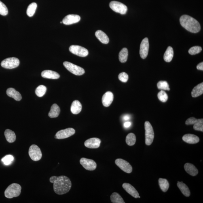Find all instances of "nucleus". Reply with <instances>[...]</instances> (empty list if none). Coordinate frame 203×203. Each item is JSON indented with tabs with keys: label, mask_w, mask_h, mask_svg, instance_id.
Returning <instances> with one entry per match:
<instances>
[{
	"label": "nucleus",
	"mask_w": 203,
	"mask_h": 203,
	"mask_svg": "<svg viewBox=\"0 0 203 203\" xmlns=\"http://www.w3.org/2000/svg\"><path fill=\"white\" fill-rule=\"evenodd\" d=\"M174 51L172 47L168 46L165 52L164 56V59L165 61L170 62L174 57Z\"/></svg>",
	"instance_id": "28"
},
{
	"label": "nucleus",
	"mask_w": 203,
	"mask_h": 203,
	"mask_svg": "<svg viewBox=\"0 0 203 203\" xmlns=\"http://www.w3.org/2000/svg\"><path fill=\"white\" fill-rule=\"evenodd\" d=\"M101 142V140L97 138H90L85 141L84 145L88 148H98L100 147Z\"/></svg>",
	"instance_id": "14"
},
{
	"label": "nucleus",
	"mask_w": 203,
	"mask_h": 203,
	"mask_svg": "<svg viewBox=\"0 0 203 203\" xmlns=\"http://www.w3.org/2000/svg\"><path fill=\"white\" fill-rule=\"evenodd\" d=\"M6 93L8 96L14 99L16 101H20L22 99L21 95L14 88H10L8 89Z\"/></svg>",
	"instance_id": "20"
},
{
	"label": "nucleus",
	"mask_w": 203,
	"mask_h": 203,
	"mask_svg": "<svg viewBox=\"0 0 203 203\" xmlns=\"http://www.w3.org/2000/svg\"><path fill=\"white\" fill-rule=\"evenodd\" d=\"M131 123L130 122H127L124 123V126L125 128H128L131 126Z\"/></svg>",
	"instance_id": "44"
},
{
	"label": "nucleus",
	"mask_w": 203,
	"mask_h": 203,
	"mask_svg": "<svg viewBox=\"0 0 203 203\" xmlns=\"http://www.w3.org/2000/svg\"><path fill=\"white\" fill-rule=\"evenodd\" d=\"M193 128L196 131H203V122H198L194 125Z\"/></svg>",
	"instance_id": "42"
},
{
	"label": "nucleus",
	"mask_w": 203,
	"mask_h": 203,
	"mask_svg": "<svg viewBox=\"0 0 203 203\" xmlns=\"http://www.w3.org/2000/svg\"><path fill=\"white\" fill-rule=\"evenodd\" d=\"M60 112V109L59 107L56 104H53L49 113V116L51 118H56L59 115Z\"/></svg>",
	"instance_id": "24"
},
{
	"label": "nucleus",
	"mask_w": 203,
	"mask_h": 203,
	"mask_svg": "<svg viewBox=\"0 0 203 203\" xmlns=\"http://www.w3.org/2000/svg\"><path fill=\"white\" fill-rule=\"evenodd\" d=\"M110 7L115 12L121 14H126L128 8L126 5L120 2L113 1L110 3Z\"/></svg>",
	"instance_id": "7"
},
{
	"label": "nucleus",
	"mask_w": 203,
	"mask_h": 203,
	"mask_svg": "<svg viewBox=\"0 0 203 203\" xmlns=\"http://www.w3.org/2000/svg\"><path fill=\"white\" fill-rule=\"evenodd\" d=\"M63 65L68 71L71 72L74 75L81 76L85 73L84 70L83 68L76 65L71 62L65 61L63 62Z\"/></svg>",
	"instance_id": "5"
},
{
	"label": "nucleus",
	"mask_w": 203,
	"mask_h": 203,
	"mask_svg": "<svg viewBox=\"0 0 203 203\" xmlns=\"http://www.w3.org/2000/svg\"><path fill=\"white\" fill-rule=\"evenodd\" d=\"M114 95L111 92H107L104 94L102 98V103L105 107H109L112 103Z\"/></svg>",
	"instance_id": "16"
},
{
	"label": "nucleus",
	"mask_w": 203,
	"mask_h": 203,
	"mask_svg": "<svg viewBox=\"0 0 203 203\" xmlns=\"http://www.w3.org/2000/svg\"><path fill=\"white\" fill-rule=\"evenodd\" d=\"M41 77L44 78L56 79L60 78V75L56 72L51 71V70H45L42 72Z\"/></svg>",
	"instance_id": "19"
},
{
	"label": "nucleus",
	"mask_w": 203,
	"mask_h": 203,
	"mask_svg": "<svg viewBox=\"0 0 203 203\" xmlns=\"http://www.w3.org/2000/svg\"><path fill=\"white\" fill-rule=\"evenodd\" d=\"M119 80L123 83H126L129 79V76L128 74L125 72L121 73L119 74L118 76Z\"/></svg>",
	"instance_id": "41"
},
{
	"label": "nucleus",
	"mask_w": 203,
	"mask_h": 203,
	"mask_svg": "<svg viewBox=\"0 0 203 203\" xmlns=\"http://www.w3.org/2000/svg\"><path fill=\"white\" fill-rule=\"evenodd\" d=\"M75 131L72 128H68L65 130L59 131L55 136V138L58 139H63L70 137L75 134Z\"/></svg>",
	"instance_id": "10"
},
{
	"label": "nucleus",
	"mask_w": 203,
	"mask_h": 203,
	"mask_svg": "<svg viewBox=\"0 0 203 203\" xmlns=\"http://www.w3.org/2000/svg\"><path fill=\"white\" fill-rule=\"evenodd\" d=\"M145 143L147 146L152 143L154 137V132L153 127L150 123L146 121L145 123Z\"/></svg>",
	"instance_id": "4"
},
{
	"label": "nucleus",
	"mask_w": 203,
	"mask_h": 203,
	"mask_svg": "<svg viewBox=\"0 0 203 203\" xmlns=\"http://www.w3.org/2000/svg\"><path fill=\"white\" fill-rule=\"evenodd\" d=\"M158 99L161 102H166L168 100V94L164 91L163 90H161L160 92L158 93Z\"/></svg>",
	"instance_id": "37"
},
{
	"label": "nucleus",
	"mask_w": 203,
	"mask_h": 203,
	"mask_svg": "<svg viewBox=\"0 0 203 203\" xmlns=\"http://www.w3.org/2000/svg\"><path fill=\"white\" fill-rule=\"evenodd\" d=\"M37 8V3H32L29 5L26 11V14L29 17L34 16L35 12Z\"/></svg>",
	"instance_id": "32"
},
{
	"label": "nucleus",
	"mask_w": 203,
	"mask_h": 203,
	"mask_svg": "<svg viewBox=\"0 0 203 203\" xmlns=\"http://www.w3.org/2000/svg\"><path fill=\"white\" fill-rule=\"evenodd\" d=\"M130 119V115H125L123 117V119L124 120H128Z\"/></svg>",
	"instance_id": "45"
},
{
	"label": "nucleus",
	"mask_w": 203,
	"mask_h": 203,
	"mask_svg": "<svg viewBox=\"0 0 203 203\" xmlns=\"http://www.w3.org/2000/svg\"><path fill=\"white\" fill-rule=\"evenodd\" d=\"M197 69L201 71H203V62H202L199 63L197 66Z\"/></svg>",
	"instance_id": "43"
},
{
	"label": "nucleus",
	"mask_w": 203,
	"mask_h": 203,
	"mask_svg": "<svg viewBox=\"0 0 203 203\" xmlns=\"http://www.w3.org/2000/svg\"><path fill=\"white\" fill-rule=\"evenodd\" d=\"M122 187L127 193L134 198H137L139 196V193L135 188L129 183L123 184Z\"/></svg>",
	"instance_id": "17"
},
{
	"label": "nucleus",
	"mask_w": 203,
	"mask_h": 203,
	"mask_svg": "<svg viewBox=\"0 0 203 203\" xmlns=\"http://www.w3.org/2000/svg\"><path fill=\"white\" fill-rule=\"evenodd\" d=\"M28 153L30 158L34 161H38L41 158L42 155L41 150L36 145H31L29 147Z\"/></svg>",
	"instance_id": "8"
},
{
	"label": "nucleus",
	"mask_w": 203,
	"mask_h": 203,
	"mask_svg": "<svg viewBox=\"0 0 203 203\" xmlns=\"http://www.w3.org/2000/svg\"><path fill=\"white\" fill-rule=\"evenodd\" d=\"M203 93V83H201L200 84L195 86L191 92V96L193 98H196L202 95Z\"/></svg>",
	"instance_id": "25"
},
{
	"label": "nucleus",
	"mask_w": 203,
	"mask_h": 203,
	"mask_svg": "<svg viewBox=\"0 0 203 203\" xmlns=\"http://www.w3.org/2000/svg\"><path fill=\"white\" fill-rule=\"evenodd\" d=\"M22 188L18 184L13 183L9 185L5 191V196L7 198L11 199L19 196Z\"/></svg>",
	"instance_id": "3"
},
{
	"label": "nucleus",
	"mask_w": 203,
	"mask_h": 203,
	"mask_svg": "<svg viewBox=\"0 0 203 203\" xmlns=\"http://www.w3.org/2000/svg\"><path fill=\"white\" fill-rule=\"evenodd\" d=\"M50 182L54 184V191L56 194L62 195L68 193L71 189L72 183L69 178L65 176H53Z\"/></svg>",
	"instance_id": "1"
},
{
	"label": "nucleus",
	"mask_w": 203,
	"mask_h": 203,
	"mask_svg": "<svg viewBox=\"0 0 203 203\" xmlns=\"http://www.w3.org/2000/svg\"><path fill=\"white\" fill-rule=\"evenodd\" d=\"M157 86L158 88L160 90L168 91L170 90L168 83L166 81H159L157 83Z\"/></svg>",
	"instance_id": "36"
},
{
	"label": "nucleus",
	"mask_w": 203,
	"mask_h": 203,
	"mask_svg": "<svg viewBox=\"0 0 203 203\" xmlns=\"http://www.w3.org/2000/svg\"><path fill=\"white\" fill-rule=\"evenodd\" d=\"M202 51V47L199 46L191 47L189 51V53L191 55H195L199 54Z\"/></svg>",
	"instance_id": "38"
},
{
	"label": "nucleus",
	"mask_w": 203,
	"mask_h": 203,
	"mask_svg": "<svg viewBox=\"0 0 203 203\" xmlns=\"http://www.w3.org/2000/svg\"><path fill=\"white\" fill-rule=\"evenodd\" d=\"M81 20V17L78 15L69 14L66 16L62 20V23L66 25L77 23Z\"/></svg>",
	"instance_id": "15"
},
{
	"label": "nucleus",
	"mask_w": 203,
	"mask_h": 203,
	"mask_svg": "<svg viewBox=\"0 0 203 203\" xmlns=\"http://www.w3.org/2000/svg\"><path fill=\"white\" fill-rule=\"evenodd\" d=\"M138 198H140V196H138Z\"/></svg>",
	"instance_id": "46"
},
{
	"label": "nucleus",
	"mask_w": 203,
	"mask_h": 203,
	"mask_svg": "<svg viewBox=\"0 0 203 203\" xmlns=\"http://www.w3.org/2000/svg\"><path fill=\"white\" fill-rule=\"evenodd\" d=\"M200 122H203V119H198L194 117H191L186 121L185 124L187 125H194Z\"/></svg>",
	"instance_id": "39"
},
{
	"label": "nucleus",
	"mask_w": 203,
	"mask_h": 203,
	"mask_svg": "<svg viewBox=\"0 0 203 203\" xmlns=\"http://www.w3.org/2000/svg\"><path fill=\"white\" fill-rule=\"evenodd\" d=\"M183 140L186 143L194 144L198 143L200 142V138L194 134H186L183 136Z\"/></svg>",
	"instance_id": "18"
},
{
	"label": "nucleus",
	"mask_w": 203,
	"mask_h": 203,
	"mask_svg": "<svg viewBox=\"0 0 203 203\" xmlns=\"http://www.w3.org/2000/svg\"><path fill=\"white\" fill-rule=\"evenodd\" d=\"M14 160V157L12 155H8L4 157L1 159V161L5 165L8 166L12 163Z\"/></svg>",
	"instance_id": "35"
},
{
	"label": "nucleus",
	"mask_w": 203,
	"mask_h": 203,
	"mask_svg": "<svg viewBox=\"0 0 203 203\" xmlns=\"http://www.w3.org/2000/svg\"><path fill=\"white\" fill-rule=\"evenodd\" d=\"M185 171L190 175L195 176L198 174V170L194 165L191 163H187L184 166Z\"/></svg>",
	"instance_id": "21"
},
{
	"label": "nucleus",
	"mask_w": 203,
	"mask_h": 203,
	"mask_svg": "<svg viewBox=\"0 0 203 203\" xmlns=\"http://www.w3.org/2000/svg\"><path fill=\"white\" fill-rule=\"evenodd\" d=\"M80 163L83 168L87 170L93 171L95 170L96 168V163L91 159L81 158L80 160Z\"/></svg>",
	"instance_id": "13"
},
{
	"label": "nucleus",
	"mask_w": 203,
	"mask_h": 203,
	"mask_svg": "<svg viewBox=\"0 0 203 203\" xmlns=\"http://www.w3.org/2000/svg\"><path fill=\"white\" fill-rule=\"evenodd\" d=\"M8 14V9L4 4L0 1V14L5 16Z\"/></svg>",
	"instance_id": "40"
},
{
	"label": "nucleus",
	"mask_w": 203,
	"mask_h": 203,
	"mask_svg": "<svg viewBox=\"0 0 203 203\" xmlns=\"http://www.w3.org/2000/svg\"><path fill=\"white\" fill-rule=\"evenodd\" d=\"M47 90V88L46 87L43 85H39L38 87L35 91L36 94L39 97H41L43 96L45 94Z\"/></svg>",
	"instance_id": "34"
},
{
	"label": "nucleus",
	"mask_w": 203,
	"mask_h": 203,
	"mask_svg": "<svg viewBox=\"0 0 203 203\" xmlns=\"http://www.w3.org/2000/svg\"><path fill=\"white\" fill-rule=\"evenodd\" d=\"M159 185L162 190L164 192H166L169 187V184L166 179L160 178L158 180Z\"/></svg>",
	"instance_id": "29"
},
{
	"label": "nucleus",
	"mask_w": 203,
	"mask_h": 203,
	"mask_svg": "<svg viewBox=\"0 0 203 203\" xmlns=\"http://www.w3.org/2000/svg\"><path fill=\"white\" fill-rule=\"evenodd\" d=\"M82 106L78 100H74L72 104L71 110L72 113L74 115L78 114L81 112Z\"/></svg>",
	"instance_id": "22"
},
{
	"label": "nucleus",
	"mask_w": 203,
	"mask_h": 203,
	"mask_svg": "<svg viewBox=\"0 0 203 203\" xmlns=\"http://www.w3.org/2000/svg\"><path fill=\"white\" fill-rule=\"evenodd\" d=\"M6 139L9 143H12L16 140V136L14 132L9 129H7L4 132Z\"/></svg>",
	"instance_id": "26"
},
{
	"label": "nucleus",
	"mask_w": 203,
	"mask_h": 203,
	"mask_svg": "<svg viewBox=\"0 0 203 203\" xmlns=\"http://www.w3.org/2000/svg\"><path fill=\"white\" fill-rule=\"evenodd\" d=\"M115 164L118 166L123 171L130 174L131 173L132 168L131 166L128 162L123 159L119 158L115 161Z\"/></svg>",
	"instance_id": "11"
},
{
	"label": "nucleus",
	"mask_w": 203,
	"mask_h": 203,
	"mask_svg": "<svg viewBox=\"0 0 203 203\" xmlns=\"http://www.w3.org/2000/svg\"><path fill=\"white\" fill-rule=\"evenodd\" d=\"M69 50L73 54L81 57H85L88 56V51L84 47L78 45H72Z\"/></svg>",
	"instance_id": "9"
},
{
	"label": "nucleus",
	"mask_w": 203,
	"mask_h": 203,
	"mask_svg": "<svg viewBox=\"0 0 203 203\" xmlns=\"http://www.w3.org/2000/svg\"><path fill=\"white\" fill-rule=\"evenodd\" d=\"M20 61L18 58L15 57L8 58L2 61V67L7 69H13L18 67L19 65Z\"/></svg>",
	"instance_id": "6"
},
{
	"label": "nucleus",
	"mask_w": 203,
	"mask_h": 203,
	"mask_svg": "<svg viewBox=\"0 0 203 203\" xmlns=\"http://www.w3.org/2000/svg\"><path fill=\"white\" fill-rule=\"evenodd\" d=\"M181 26L191 33H198L200 30V25L199 22L194 18L188 15H184L180 19Z\"/></svg>",
	"instance_id": "2"
},
{
	"label": "nucleus",
	"mask_w": 203,
	"mask_h": 203,
	"mask_svg": "<svg viewBox=\"0 0 203 203\" xmlns=\"http://www.w3.org/2000/svg\"><path fill=\"white\" fill-rule=\"evenodd\" d=\"M60 23H61V24H62V22H60Z\"/></svg>",
	"instance_id": "47"
},
{
	"label": "nucleus",
	"mask_w": 203,
	"mask_h": 203,
	"mask_svg": "<svg viewBox=\"0 0 203 203\" xmlns=\"http://www.w3.org/2000/svg\"><path fill=\"white\" fill-rule=\"evenodd\" d=\"M128 52L126 48H123L119 54V60L122 63H124L128 59Z\"/></svg>",
	"instance_id": "30"
},
{
	"label": "nucleus",
	"mask_w": 203,
	"mask_h": 203,
	"mask_svg": "<svg viewBox=\"0 0 203 203\" xmlns=\"http://www.w3.org/2000/svg\"><path fill=\"white\" fill-rule=\"evenodd\" d=\"M126 142L127 145L129 146H132L134 145L136 142L135 135L132 133L129 134L126 136Z\"/></svg>",
	"instance_id": "33"
},
{
	"label": "nucleus",
	"mask_w": 203,
	"mask_h": 203,
	"mask_svg": "<svg viewBox=\"0 0 203 203\" xmlns=\"http://www.w3.org/2000/svg\"><path fill=\"white\" fill-rule=\"evenodd\" d=\"M111 200L113 203H125L122 197L118 193L114 192L110 196Z\"/></svg>",
	"instance_id": "31"
},
{
	"label": "nucleus",
	"mask_w": 203,
	"mask_h": 203,
	"mask_svg": "<svg viewBox=\"0 0 203 203\" xmlns=\"http://www.w3.org/2000/svg\"><path fill=\"white\" fill-rule=\"evenodd\" d=\"M177 186L180 191L186 197L190 196V192L189 187L183 182L178 181L177 183Z\"/></svg>",
	"instance_id": "27"
},
{
	"label": "nucleus",
	"mask_w": 203,
	"mask_h": 203,
	"mask_svg": "<svg viewBox=\"0 0 203 203\" xmlns=\"http://www.w3.org/2000/svg\"><path fill=\"white\" fill-rule=\"evenodd\" d=\"M95 35L101 43L107 44L109 42V39L106 34L101 30H98L95 33Z\"/></svg>",
	"instance_id": "23"
},
{
	"label": "nucleus",
	"mask_w": 203,
	"mask_h": 203,
	"mask_svg": "<svg viewBox=\"0 0 203 203\" xmlns=\"http://www.w3.org/2000/svg\"><path fill=\"white\" fill-rule=\"evenodd\" d=\"M149 47L148 39L147 38H145L142 41L140 46V56L143 59L147 57L148 54Z\"/></svg>",
	"instance_id": "12"
}]
</instances>
